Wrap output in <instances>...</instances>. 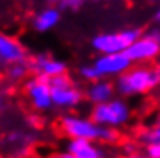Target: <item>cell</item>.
<instances>
[{"label":"cell","mask_w":160,"mask_h":158,"mask_svg":"<svg viewBox=\"0 0 160 158\" xmlns=\"http://www.w3.org/2000/svg\"><path fill=\"white\" fill-rule=\"evenodd\" d=\"M160 85V66H131L115 82V89L122 97L141 96Z\"/></svg>","instance_id":"1"},{"label":"cell","mask_w":160,"mask_h":158,"mask_svg":"<svg viewBox=\"0 0 160 158\" xmlns=\"http://www.w3.org/2000/svg\"><path fill=\"white\" fill-rule=\"evenodd\" d=\"M131 118V106L124 97H113L112 101L96 104L91 111V120L99 127H118L125 125Z\"/></svg>","instance_id":"2"},{"label":"cell","mask_w":160,"mask_h":158,"mask_svg":"<svg viewBox=\"0 0 160 158\" xmlns=\"http://www.w3.org/2000/svg\"><path fill=\"white\" fill-rule=\"evenodd\" d=\"M49 85H51L52 104L61 110H73L85 97V92L78 87V83L68 73L51 78Z\"/></svg>","instance_id":"3"},{"label":"cell","mask_w":160,"mask_h":158,"mask_svg":"<svg viewBox=\"0 0 160 158\" xmlns=\"http://www.w3.org/2000/svg\"><path fill=\"white\" fill-rule=\"evenodd\" d=\"M139 28H127L118 33H99L92 38V49L99 52V56H108V54H122L131 47L138 38H141Z\"/></svg>","instance_id":"4"},{"label":"cell","mask_w":160,"mask_h":158,"mask_svg":"<svg viewBox=\"0 0 160 158\" xmlns=\"http://www.w3.org/2000/svg\"><path fill=\"white\" fill-rule=\"evenodd\" d=\"M59 129L68 139H85V141H98L99 139V125L91 118L78 116V115H63L59 120Z\"/></svg>","instance_id":"5"},{"label":"cell","mask_w":160,"mask_h":158,"mask_svg":"<svg viewBox=\"0 0 160 158\" xmlns=\"http://www.w3.org/2000/svg\"><path fill=\"white\" fill-rule=\"evenodd\" d=\"M24 92L28 96V101L33 106V110L38 111V113L49 111L54 106L51 96V85H49V80L44 77H33V78L26 80Z\"/></svg>","instance_id":"6"},{"label":"cell","mask_w":160,"mask_h":158,"mask_svg":"<svg viewBox=\"0 0 160 158\" xmlns=\"http://www.w3.org/2000/svg\"><path fill=\"white\" fill-rule=\"evenodd\" d=\"M26 64H28V70L35 77H44L47 80L66 73V64L63 61L56 59V57H51L49 54H44V52L42 54H35L33 57H28Z\"/></svg>","instance_id":"7"},{"label":"cell","mask_w":160,"mask_h":158,"mask_svg":"<svg viewBox=\"0 0 160 158\" xmlns=\"http://www.w3.org/2000/svg\"><path fill=\"white\" fill-rule=\"evenodd\" d=\"M125 56L131 59V63H148V61H153L160 56V42L146 33L141 38H138L125 51Z\"/></svg>","instance_id":"8"},{"label":"cell","mask_w":160,"mask_h":158,"mask_svg":"<svg viewBox=\"0 0 160 158\" xmlns=\"http://www.w3.org/2000/svg\"><path fill=\"white\" fill-rule=\"evenodd\" d=\"M94 66L98 68V71L101 73L103 78H108V77H117L124 75L125 71L132 66L131 59H129L125 52L122 54H108V56H99L94 61Z\"/></svg>","instance_id":"9"},{"label":"cell","mask_w":160,"mask_h":158,"mask_svg":"<svg viewBox=\"0 0 160 158\" xmlns=\"http://www.w3.org/2000/svg\"><path fill=\"white\" fill-rule=\"evenodd\" d=\"M28 61V52L18 38L0 33V63L12 66Z\"/></svg>","instance_id":"10"},{"label":"cell","mask_w":160,"mask_h":158,"mask_svg":"<svg viewBox=\"0 0 160 158\" xmlns=\"http://www.w3.org/2000/svg\"><path fill=\"white\" fill-rule=\"evenodd\" d=\"M115 92H117L115 83H112L106 78H101L98 82H92L87 85V89H85V97H87V101H91L96 106V104H103V103L112 101L115 97Z\"/></svg>","instance_id":"11"},{"label":"cell","mask_w":160,"mask_h":158,"mask_svg":"<svg viewBox=\"0 0 160 158\" xmlns=\"http://www.w3.org/2000/svg\"><path fill=\"white\" fill-rule=\"evenodd\" d=\"M66 151L75 158H106V153L94 141L85 139H70L66 144Z\"/></svg>","instance_id":"12"},{"label":"cell","mask_w":160,"mask_h":158,"mask_svg":"<svg viewBox=\"0 0 160 158\" xmlns=\"http://www.w3.org/2000/svg\"><path fill=\"white\" fill-rule=\"evenodd\" d=\"M61 19V11L59 7H45L40 12H37L32 19V26L38 33H47L54 26H58Z\"/></svg>","instance_id":"13"},{"label":"cell","mask_w":160,"mask_h":158,"mask_svg":"<svg viewBox=\"0 0 160 158\" xmlns=\"http://www.w3.org/2000/svg\"><path fill=\"white\" fill-rule=\"evenodd\" d=\"M33 139H35V136L30 134V132L14 131V132H11V134H7L5 142L11 144V146H14V148H19L18 153H24L26 148H28V144H32V142H33Z\"/></svg>","instance_id":"14"},{"label":"cell","mask_w":160,"mask_h":158,"mask_svg":"<svg viewBox=\"0 0 160 158\" xmlns=\"http://www.w3.org/2000/svg\"><path fill=\"white\" fill-rule=\"evenodd\" d=\"M30 73L28 64L26 63H19V64H12V66H7V78L12 80V82H19L24 77Z\"/></svg>","instance_id":"15"},{"label":"cell","mask_w":160,"mask_h":158,"mask_svg":"<svg viewBox=\"0 0 160 158\" xmlns=\"http://www.w3.org/2000/svg\"><path fill=\"white\" fill-rule=\"evenodd\" d=\"M78 75L82 77V78H84L87 83L98 82V80L103 78V77H101V73L98 71V68L94 66V64H84V66H80L78 68Z\"/></svg>","instance_id":"16"},{"label":"cell","mask_w":160,"mask_h":158,"mask_svg":"<svg viewBox=\"0 0 160 158\" xmlns=\"http://www.w3.org/2000/svg\"><path fill=\"white\" fill-rule=\"evenodd\" d=\"M139 141L144 144H152V142H160V125L148 127L139 134Z\"/></svg>","instance_id":"17"},{"label":"cell","mask_w":160,"mask_h":158,"mask_svg":"<svg viewBox=\"0 0 160 158\" xmlns=\"http://www.w3.org/2000/svg\"><path fill=\"white\" fill-rule=\"evenodd\" d=\"M99 142H115L118 141V131L112 127H101L99 129Z\"/></svg>","instance_id":"18"},{"label":"cell","mask_w":160,"mask_h":158,"mask_svg":"<svg viewBox=\"0 0 160 158\" xmlns=\"http://www.w3.org/2000/svg\"><path fill=\"white\" fill-rule=\"evenodd\" d=\"M85 2H89V0H63L59 4V11L61 9L63 11H78Z\"/></svg>","instance_id":"19"},{"label":"cell","mask_w":160,"mask_h":158,"mask_svg":"<svg viewBox=\"0 0 160 158\" xmlns=\"http://www.w3.org/2000/svg\"><path fill=\"white\" fill-rule=\"evenodd\" d=\"M26 123H28L32 129H38V127L44 125V120H42V116H40V113H32L26 116Z\"/></svg>","instance_id":"20"},{"label":"cell","mask_w":160,"mask_h":158,"mask_svg":"<svg viewBox=\"0 0 160 158\" xmlns=\"http://www.w3.org/2000/svg\"><path fill=\"white\" fill-rule=\"evenodd\" d=\"M146 156L148 158H160V142L146 144Z\"/></svg>","instance_id":"21"},{"label":"cell","mask_w":160,"mask_h":158,"mask_svg":"<svg viewBox=\"0 0 160 158\" xmlns=\"http://www.w3.org/2000/svg\"><path fill=\"white\" fill-rule=\"evenodd\" d=\"M124 150H125V155H127V156H131V155H138V148H136V144H132V142H125Z\"/></svg>","instance_id":"22"},{"label":"cell","mask_w":160,"mask_h":158,"mask_svg":"<svg viewBox=\"0 0 160 158\" xmlns=\"http://www.w3.org/2000/svg\"><path fill=\"white\" fill-rule=\"evenodd\" d=\"M7 108V94L5 91H0V113Z\"/></svg>","instance_id":"23"},{"label":"cell","mask_w":160,"mask_h":158,"mask_svg":"<svg viewBox=\"0 0 160 158\" xmlns=\"http://www.w3.org/2000/svg\"><path fill=\"white\" fill-rule=\"evenodd\" d=\"M51 158H75L73 155H70L68 151H64V153H56L54 156H51Z\"/></svg>","instance_id":"24"},{"label":"cell","mask_w":160,"mask_h":158,"mask_svg":"<svg viewBox=\"0 0 160 158\" xmlns=\"http://www.w3.org/2000/svg\"><path fill=\"white\" fill-rule=\"evenodd\" d=\"M45 2H47V4H52V5H59L63 0H45Z\"/></svg>","instance_id":"25"},{"label":"cell","mask_w":160,"mask_h":158,"mask_svg":"<svg viewBox=\"0 0 160 158\" xmlns=\"http://www.w3.org/2000/svg\"><path fill=\"white\" fill-rule=\"evenodd\" d=\"M155 21H157V23L160 24V9H158V11H157V14H155Z\"/></svg>","instance_id":"26"},{"label":"cell","mask_w":160,"mask_h":158,"mask_svg":"<svg viewBox=\"0 0 160 158\" xmlns=\"http://www.w3.org/2000/svg\"><path fill=\"white\" fill-rule=\"evenodd\" d=\"M125 158H148V156H141V155H131V156H125Z\"/></svg>","instance_id":"27"},{"label":"cell","mask_w":160,"mask_h":158,"mask_svg":"<svg viewBox=\"0 0 160 158\" xmlns=\"http://www.w3.org/2000/svg\"><path fill=\"white\" fill-rule=\"evenodd\" d=\"M157 125H160V111H158V115H157Z\"/></svg>","instance_id":"28"},{"label":"cell","mask_w":160,"mask_h":158,"mask_svg":"<svg viewBox=\"0 0 160 158\" xmlns=\"http://www.w3.org/2000/svg\"><path fill=\"white\" fill-rule=\"evenodd\" d=\"M148 2H153V4H155V2H160V0H148Z\"/></svg>","instance_id":"29"},{"label":"cell","mask_w":160,"mask_h":158,"mask_svg":"<svg viewBox=\"0 0 160 158\" xmlns=\"http://www.w3.org/2000/svg\"><path fill=\"white\" fill-rule=\"evenodd\" d=\"M91 2H99V0H91Z\"/></svg>","instance_id":"30"}]
</instances>
